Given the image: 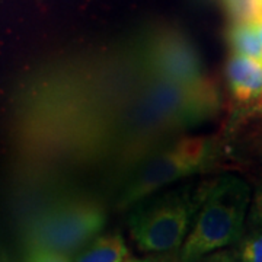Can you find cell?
I'll return each instance as SVG.
<instances>
[{
  "label": "cell",
  "instance_id": "6da1fadb",
  "mask_svg": "<svg viewBox=\"0 0 262 262\" xmlns=\"http://www.w3.org/2000/svg\"><path fill=\"white\" fill-rule=\"evenodd\" d=\"M251 195V187L237 175L225 173L211 181L192 229L179 248L178 262H195L236 244L245 232Z\"/></svg>",
  "mask_w": 262,
  "mask_h": 262
},
{
  "label": "cell",
  "instance_id": "7a4b0ae2",
  "mask_svg": "<svg viewBox=\"0 0 262 262\" xmlns=\"http://www.w3.org/2000/svg\"><path fill=\"white\" fill-rule=\"evenodd\" d=\"M211 181L149 195L131 206L130 233L141 252H177L187 237Z\"/></svg>",
  "mask_w": 262,
  "mask_h": 262
},
{
  "label": "cell",
  "instance_id": "3957f363",
  "mask_svg": "<svg viewBox=\"0 0 262 262\" xmlns=\"http://www.w3.org/2000/svg\"><path fill=\"white\" fill-rule=\"evenodd\" d=\"M219 108L220 98L211 80L187 84L149 76L133 118L140 130L160 133L200 124Z\"/></svg>",
  "mask_w": 262,
  "mask_h": 262
},
{
  "label": "cell",
  "instance_id": "277c9868",
  "mask_svg": "<svg viewBox=\"0 0 262 262\" xmlns=\"http://www.w3.org/2000/svg\"><path fill=\"white\" fill-rule=\"evenodd\" d=\"M219 155L220 143L210 137H185L172 143L134 173L118 204L121 208L134 206L179 179L204 173L214 166Z\"/></svg>",
  "mask_w": 262,
  "mask_h": 262
},
{
  "label": "cell",
  "instance_id": "5b68a950",
  "mask_svg": "<svg viewBox=\"0 0 262 262\" xmlns=\"http://www.w3.org/2000/svg\"><path fill=\"white\" fill-rule=\"evenodd\" d=\"M105 222V210L94 200H63L31 222L28 245L70 256L101 233Z\"/></svg>",
  "mask_w": 262,
  "mask_h": 262
},
{
  "label": "cell",
  "instance_id": "8992f818",
  "mask_svg": "<svg viewBox=\"0 0 262 262\" xmlns=\"http://www.w3.org/2000/svg\"><path fill=\"white\" fill-rule=\"evenodd\" d=\"M146 72L151 77L178 83L198 84L210 80L198 50L177 32L153 38L144 50Z\"/></svg>",
  "mask_w": 262,
  "mask_h": 262
},
{
  "label": "cell",
  "instance_id": "52a82bcc",
  "mask_svg": "<svg viewBox=\"0 0 262 262\" xmlns=\"http://www.w3.org/2000/svg\"><path fill=\"white\" fill-rule=\"evenodd\" d=\"M226 76L232 96L241 103L262 101V66L251 57L232 53L226 66Z\"/></svg>",
  "mask_w": 262,
  "mask_h": 262
},
{
  "label": "cell",
  "instance_id": "ba28073f",
  "mask_svg": "<svg viewBox=\"0 0 262 262\" xmlns=\"http://www.w3.org/2000/svg\"><path fill=\"white\" fill-rule=\"evenodd\" d=\"M128 255L121 234H105L84 245L76 255L75 262H124Z\"/></svg>",
  "mask_w": 262,
  "mask_h": 262
},
{
  "label": "cell",
  "instance_id": "9c48e42d",
  "mask_svg": "<svg viewBox=\"0 0 262 262\" xmlns=\"http://www.w3.org/2000/svg\"><path fill=\"white\" fill-rule=\"evenodd\" d=\"M227 41L233 53L261 61L262 46L256 24L248 20H232V25L227 31Z\"/></svg>",
  "mask_w": 262,
  "mask_h": 262
},
{
  "label": "cell",
  "instance_id": "30bf717a",
  "mask_svg": "<svg viewBox=\"0 0 262 262\" xmlns=\"http://www.w3.org/2000/svg\"><path fill=\"white\" fill-rule=\"evenodd\" d=\"M237 262H262V227H249L232 251Z\"/></svg>",
  "mask_w": 262,
  "mask_h": 262
},
{
  "label": "cell",
  "instance_id": "8fae6325",
  "mask_svg": "<svg viewBox=\"0 0 262 262\" xmlns=\"http://www.w3.org/2000/svg\"><path fill=\"white\" fill-rule=\"evenodd\" d=\"M253 122L246 130L244 137V146L248 151L262 159V105L261 102L256 106V114H253Z\"/></svg>",
  "mask_w": 262,
  "mask_h": 262
},
{
  "label": "cell",
  "instance_id": "7c38bea8",
  "mask_svg": "<svg viewBox=\"0 0 262 262\" xmlns=\"http://www.w3.org/2000/svg\"><path fill=\"white\" fill-rule=\"evenodd\" d=\"M249 214H248V223L249 227H262V179L251 195L249 203Z\"/></svg>",
  "mask_w": 262,
  "mask_h": 262
},
{
  "label": "cell",
  "instance_id": "4fadbf2b",
  "mask_svg": "<svg viewBox=\"0 0 262 262\" xmlns=\"http://www.w3.org/2000/svg\"><path fill=\"white\" fill-rule=\"evenodd\" d=\"M27 262H70V259L67 255L63 253L54 252L44 248H37V246H29Z\"/></svg>",
  "mask_w": 262,
  "mask_h": 262
},
{
  "label": "cell",
  "instance_id": "5bb4252c",
  "mask_svg": "<svg viewBox=\"0 0 262 262\" xmlns=\"http://www.w3.org/2000/svg\"><path fill=\"white\" fill-rule=\"evenodd\" d=\"M253 24L262 22V0H246L245 3L244 19Z\"/></svg>",
  "mask_w": 262,
  "mask_h": 262
},
{
  "label": "cell",
  "instance_id": "9a60e30c",
  "mask_svg": "<svg viewBox=\"0 0 262 262\" xmlns=\"http://www.w3.org/2000/svg\"><path fill=\"white\" fill-rule=\"evenodd\" d=\"M220 2L223 3L225 9L227 10L232 20H242L244 19L246 0H220Z\"/></svg>",
  "mask_w": 262,
  "mask_h": 262
},
{
  "label": "cell",
  "instance_id": "2e32d148",
  "mask_svg": "<svg viewBox=\"0 0 262 262\" xmlns=\"http://www.w3.org/2000/svg\"><path fill=\"white\" fill-rule=\"evenodd\" d=\"M195 262H237L232 251H226L223 249H217L213 252L207 253L204 256H201L200 259H196Z\"/></svg>",
  "mask_w": 262,
  "mask_h": 262
},
{
  "label": "cell",
  "instance_id": "e0dca14e",
  "mask_svg": "<svg viewBox=\"0 0 262 262\" xmlns=\"http://www.w3.org/2000/svg\"><path fill=\"white\" fill-rule=\"evenodd\" d=\"M124 262H178V252H158L146 258H127Z\"/></svg>",
  "mask_w": 262,
  "mask_h": 262
},
{
  "label": "cell",
  "instance_id": "ac0fdd59",
  "mask_svg": "<svg viewBox=\"0 0 262 262\" xmlns=\"http://www.w3.org/2000/svg\"><path fill=\"white\" fill-rule=\"evenodd\" d=\"M256 29H258V35H259V41H261L262 46V22L261 24H256Z\"/></svg>",
  "mask_w": 262,
  "mask_h": 262
},
{
  "label": "cell",
  "instance_id": "d6986e66",
  "mask_svg": "<svg viewBox=\"0 0 262 262\" xmlns=\"http://www.w3.org/2000/svg\"><path fill=\"white\" fill-rule=\"evenodd\" d=\"M259 63H261V66H262V58H261V61H259Z\"/></svg>",
  "mask_w": 262,
  "mask_h": 262
}]
</instances>
